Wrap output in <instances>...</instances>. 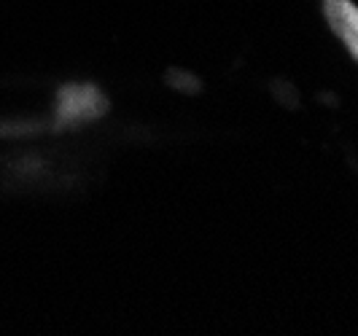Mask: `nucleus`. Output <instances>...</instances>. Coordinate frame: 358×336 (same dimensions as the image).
I'll return each mask as SVG.
<instances>
[{
  "label": "nucleus",
  "mask_w": 358,
  "mask_h": 336,
  "mask_svg": "<svg viewBox=\"0 0 358 336\" xmlns=\"http://www.w3.org/2000/svg\"><path fill=\"white\" fill-rule=\"evenodd\" d=\"M323 14L331 33L340 38L358 62V6L350 0H323Z\"/></svg>",
  "instance_id": "obj_1"
}]
</instances>
